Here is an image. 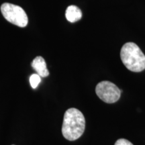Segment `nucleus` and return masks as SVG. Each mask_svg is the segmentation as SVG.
<instances>
[{
    "label": "nucleus",
    "mask_w": 145,
    "mask_h": 145,
    "mask_svg": "<svg viewBox=\"0 0 145 145\" xmlns=\"http://www.w3.org/2000/svg\"><path fill=\"white\" fill-rule=\"evenodd\" d=\"M120 58L125 67L131 71L138 72L145 69V55L135 43H126L121 49Z\"/></svg>",
    "instance_id": "f03ea898"
},
{
    "label": "nucleus",
    "mask_w": 145,
    "mask_h": 145,
    "mask_svg": "<svg viewBox=\"0 0 145 145\" xmlns=\"http://www.w3.org/2000/svg\"><path fill=\"white\" fill-rule=\"evenodd\" d=\"M32 67L36 71L37 74L41 77H46L49 75L44 59L42 57H37L32 62Z\"/></svg>",
    "instance_id": "39448f33"
},
{
    "label": "nucleus",
    "mask_w": 145,
    "mask_h": 145,
    "mask_svg": "<svg viewBox=\"0 0 145 145\" xmlns=\"http://www.w3.org/2000/svg\"><path fill=\"white\" fill-rule=\"evenodd\" d=\"M1 12L5 19L16 26L24 28L28 24V18L26 12L18 5L9 3H3Z\"/></svg>",
    "instance_id": "7ed1b4c3"
},
{
    "label": "nucleus",
    "mask_w": 145,
    "mask_h": 145,
    "mask_svg": "<svg viewBox=\"0 0 145 145\" xmlns=\"http://www.w3.org/2000/svg\"><path fill=\"white\" fill-rule=\"evenodd\" d=\"M95 93L101 100L107 104H114L119 100L121 90L108 81L99 82L95 88Z\"/></svg>",
    "instance_id": "20e7f679"
},
{
    "label": "nucleus",
    "mask_w": 145,
    "mask_h": 145,
    "mask_svg": "<svg viewBox=\"0 0 145 145\" xmlns=\"http://www.w3.org/2000/svg\"><path fill=\"white\" fill-rule=\"evenodd\" d=\"M86 128V120L76 108H70L65 112L62 126V134L67 140L73 141L80 138Z\"/></svg>",
    "instance_id": "f257e3e1"
},
{
    "label": "nucleus",
    "mask_w": 145,
    "mask_h": 145,
    "mask_svg": "<svg viewBox=\"0 0 145 145\" xmlns=\"http://www.w3.org/2000/svg\"><path fill=\"white\" fill-rule=\"evenodd\" d=\"M41 77L39 76L38 74H33L30 76V86L33 89H36L37 88L39 83L41 81Z\"/></svg>",
    "instance_id": "0eeeda50"
},
{
    "label": "nucleus",
    "mask_w": 145,
    "mask_h": 145,
    "mask_svg": "<svg viewBox=\"0 0 145 145\" xmlns=\"http://www.w3.org/2000/svg\"><path fill=\"white\" fill-rule=\"evenodd\" d=\"M114 145H133L132 142H130L129 140H126L124 138L118 139Z\"/></svg>",
    "instance_id": "6e6552de"
},
{
    "label": "nucleus",
    "mask_w": 145,
    "mask_h": 145,
    "mask_svg": "<svg viewBox=\"0 0 145 145\" xmlns=\"http://www.w3.org/2000/svg\"><path fill=\"white\" fill-rule=\"evenodd\" d=\"M65 16L69 22L73 23L81 20L82 18V12L78 7L75 5H70L67 8Z\"/></svg>",
    "instance_id": "423d86ee"
}]
</instances>
